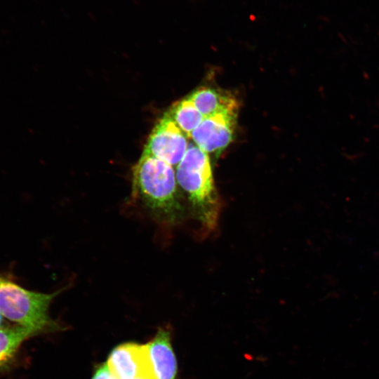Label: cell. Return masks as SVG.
Listing matches in <instances>:
<instances>
[{
  "mask_svg": "<svg viewBox=\"0 0 379 379\" xmlns=\"http://www.w3.org/2000/svg\"><path fill=\"white\" fill-rule=\"evenodd\" d=\"M91 379H117L109 369L106 363L102 364L95 370Z\"/></svg>",
  "mask_w": 379,
  "mask_h": 379,
  "instance_id": "obj_11",
  "label": "cell"
},
{
  "mask_svg": "<svg viewBox=\"0 0 379 379\" xmlns=\"http://www.w3.org/2000/svg\"><path fill=\"white\" fill-rule=\"evenodd\" d=\"M189 98L204 117L226 111H238V103L233 96L212 88H199Z\"/></svg>",
  "mask_w": 379,
  "mask_h": 379,
  "instance_id": "obj_8",
  "label": "cell"
},
{
  "mask_svg": "<svg viewBox=\"0 0 379 379\" xmlns=\"http://www.w3.org/2000/svg\"><path fill=\"white\" fill-rule=\"evenodd\" d=\"M171 165L143 152L133 169L132 195L159 222L176 225L185 214Z\"/></svg>",
  "mask_w": 379,
  "mask_h": 379,
  "instance_id": "obj_1",
  "label": "cell"
},
{
  "mask_svg": "<svg viewBox=\"0 0 379 379\" xmlns=\"http://www.w3.org/2000/svg\"><path fill=\"white\" fill-rule=\"evenodd\" d=\"M146 345L154 379H178V363L169 328H161Z\"/></svg>",
  "mask_w": 379,
  "mask_h": 379,
  "instance_id": "obj_7",
  "label": "cell"
},
{
  "mask_svg": "<svg viewBox=\"0 0 379 379\" xmlns=\"http://www.w3.org/2000/svg\"><path fill=\"white\" fill-rule=\"evenodd\" d=\"M36 335L33 331L15 325L0 328V368L7 364L15 356L24 341Z\"/></svg>",
  "mask_w": 379,
  "mask_h": 379,
  "instance_id": "obj_9",
  "label": "cell"
},
{
  "mask_svg": "<svg viewBox=\"0 0 379 379\" xmlns=\"http://www.w3.org/2000/svg\"><path fill=\"white\" fill-rule=\"evenodd\" d=\"M106 364L117 379H154L146 345L126 343L114 347Z\"/></svg>",
  "mask_w": 379,
  "mask_h": 379,
  "instance_id": "obj_6",
  "label": "cell"
},
{
  "mask_svg": "<svg viewBox=\"0 0 379 379\" xmlns=\"http://www.w3.org/2000/svg\"><path fill=\"white\" fill-rule=\"evenodd\" d=\"M135 379H149V378H135Z\"/></svg>",
  "mask_w": 379,
  "mask_h": 379,
  "instance_id": "obj_13",
  "label": "cell"
},
{
  "mask_svg": "<svg viewBox=\"0 0 379 379\" xmlns=\"http://www.w3.org/2000/svg\"><path fill=\"white\" fill-rule=\"evenodd\" d=\"M2 321H3V316L0 313V328L2 326Z\"/></svg>",
  "mask_w": 379,
  "mask_h": 379,
  "instance_id": "obj_12",
  "label": "cell"
},
{
  "mask_svg": "<svg viewBox=\"0 0 379 379\" xmlns=\"http://www.w3.org/2000/svg\"><path fill=\"white\" fill-rule=\"evenodd\" d=\"M187 138L167 112L152 131L143 152L178 165L188 148Z\"/></svg>",
  "mask_w": 379,
  "mask_h": 379,
  "instance_id": "obj_4",
  "label": "cell"
},
{
  "mask_svg": "<svg viewBox=\"0 0 379 379\" xmlns=\"http://www.w3.org/2000/svg\"><path fill=\"white\" fill-rule=\"evenodd\" d=\"M168 112L187 138L204 118L189 96L174 104Z\"/></svg>",
  "mask_w": 379,
  "mask_h": 379,
  "instance_id": "obj_10",
  "label": "cell"
},
{
  "mask_svg": "<svg viewBox=\"0 0 379 379\" xmlns=\"http://www.w3.org/2000/svg\"><path fill=\"white\" fill-rule=\"evenodd\" d=\"M178 185L187 195L191 213L204 235L218 227L222 208L215 189L208 154L197 145L187 148L178 164L175 173Z\"/></svg>",
  "mask_w": 379,
  "mask_h": 379,
  "instance_id": "obj_2",
  "label": "cell"
},
{
  "mask_svg": "<svg viewBox=\"0 0 379 379\" xmlns=\"http://www.w3.org/2000/svg\"><path fill=\"white\" fill-rule=\"evenodd\" d=\"M237 111H226L204 117L191 137L204 152L219 154L232 141Z\"/></svg>",
  "mask_w": 379,
  "mask_h": 379,
  "instance_id": "obj_5",
  "label": "cell"
},
{
  "mask_svg": "<svg viewBox=\"0 0 379 379\" xmlns=\"http://www.w3.org/2000/svg\"><path fill=\"white\" fill-rule=\"evenodd\" d=\"M67 288L51 293H40L0 277V313L36 335L60 331L62 327L51 319L48 309L53 300Z\"/></svg>",
  "mask_w": 379,
  "mask_h": 379,
  "instance_id": "obj_3",
  "label": "cell"
}]
</instances>
